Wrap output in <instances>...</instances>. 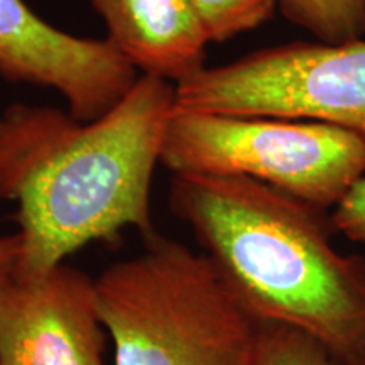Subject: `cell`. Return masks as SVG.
<instances>
[{
    "label": "cell",
    "mask_w": 365,
    "mask_h": 365,
    "mask_svg": "<svg viewBox=\"0 0 365 365\" xmlns=\"http://www.w3.org/2000/svg\"><path fill=\"white\" fill-rule=\"evenodd\" d=\"M170 81L144 75L102 117L14 105L0 115V200L17 203L16 269L44 272L127 227L150 234V180L175 113Z\"/></svg>",
    "instance_id": "cell-1"
},
{
    "label": "cell",
    "mask_w": 365,
    "mask_h": 365,
    "mask_svg": "<svg viewBox=\"0 0 365 365\" xmlns=\"http://www.w3.org/2000/svg\"><path fill=\"white\" fill-rule=\"evenodd\" d=\"M0 76L54 88L80 122L102 117L137 81L135 68L110 41L58 31L26 0H0Z\"/></svg>",
    "instance_id": "cell-7"
},
{
    "label": "cell",
    "mask_w": 365,
    "mask_h": 365,
    "mask_svg": "<svg viewBox=\"0 0 365 365\" xmlns=\"http://www.w3.org/2000/svg\"><path fill=\"white\" fill-rule=\"evenodd\" d=\"M95 279L58 264L0 276V365H105Z\"/></svg>",
    "instance_id": "cell-6"
},
{
    "label": "cell",
    "mask_w": 365,
    "mask_h": 365,
    "mask_svg": "<svg viewBox=\"0 0 365 365\" xmlns=\"http://www.w3.org/2000/svg\"><path fill=\"white\" fill-rule=\"evenodd\" d=\"M170 207L242 304L322 341L341 365L365 357V259L331 244L325 210L252 178L175 173Z\"/></svg>",
    "instance_id": "cell-2"
},
{
    "label": "cell",
    "mask_w": 365,
    "mask_h": 365,
    "mask_svg": "<svg viewBox=\"0 0 365 365\" xmlns=\"http://www.w3.org/2000/svg\"><path fill=\"white\" fill-rule=\"evenodd\" d=\"M108 41L144 75L180 81L203 70L210 38L191 0H91Z\"/></svg>",
    "instance_id": "cell-8"
},
{
    "label": "cell",
    "mask_w": 365,
    "mask_h": 365,
    "mask_svg": "<svg viewBox=\"0 0 365 365\" xmlns=\"http://www.w3.org/2000/svg\"><path fill=\"white\" fill-rule=\"evenodd\" d=\"M330 220L333 228L345 239L365 247V176L360 178L333 208Z\"/></svg>",
    "instance_id": "cell-12"
},
{
    "label": "cell",
    "mask_w": 365,
    "mask_h": 365,
    "mask_svg": "<svg viewBox=\"0 0 365 365\" xmlns=\"http://www.w3.org/2000/svg\"><path fill=\"white\" fill-rule=\"evenodd\" d=\"M161 164L173 175L252 178L328 210L365 176V140L325 122L175 110Z\"/></svg>",
    "instance_id": "cell-4"
},
{
    "label": "cell",
    "mask_w": 365,
    "mask_h": 365,
    "mask_svg": "<svg viewBox=\"0 0 365 365\" xmlns=\"http://www.w3.org/2000/svg\"><path fill=\"white\" fill-rule=\"evenodd\" d=\"M210 41L223 43L272 16L277 0H191Z\"/></svg>",
    "instance_id": "cell-11"
},
{
    "label": "cell",
    "mask_w": 365,
    "mask_h": 365,
    "mask_svg": "<svg viewBox=\"0 0 365 365\" xmlns=\"http://www.w3.org/2000/svg\"><path fill=\"white\" fill-rule=\"evenodd\" d=\"M277 6L319 43H346L365 34V0H277Z\"/></svg>",
    "instance_id": "cell-9"
},
{
    "label": "cell",
    "mask_w": 365,
    "mask_h": 365,
    "mask_svg": "<svg viewBox=\"0 0 365 365\" xmlns=\"http://www.w3.org/2000/svg\"><path fill=\"white\" fill-rule=\"evenodd\" d=\"M252 365H341L322 341L299 328L261 323Z\"/></svg>",
    "instance_id": "cell-10"
},
{
    "label": "cell",
    "mask_w": 365,
    "mask_h": 365,
    "mask_svg": "<svg viewBox=\"0 0 365 365\" xmlns=\"http://www.w3.org/2000/svg\"><path fill=\"white\" fill-rule=\"evenodd\" d=\"M352 365H365V357H362L360 360H357V362L352 364Z\"/></svg>",
    "instance_id": "cell-14"
},
{
    "label": "cell",
    "mask_w": 365,
    "mask_h": 365,
    "mask_svg": "<svg viewBox=\"0 0 365 365\" xmlns=\"http://www.w3.org/2000/svg\"><path fill=\"white\" fill-rule=\"evenodd\" d=\"M178 112L325 122L365 140V39L291 43L175 85Z\"/></svg>",
    "instance_id": "cell-5"
},
{
    "label": "cell",
    "mask_w": 365,
    "mask_h": 365,
    "mask_svg": "<svg viewBox=\"0 0 365 365\" xmlns=\"http://www.w3.org/2000/svg\"><path fill=\"white\" fill-rule=\"evenodd\" d=\"M95 277L115 365H252L261 323L202 254L150 232Z\"/></svg>",
    "instance_id": "cell-3"
},
{
    "label": "cell",
    "mask_w": 365,
    "mask_h": 365,
    "mask_svg": "<svg viewBox=\"0 0 365 365\" xmlns=\"http://www.w3.org/2000/svg\"><path fill=\"white\" fill-rule=\"evenodd\" d=\"M21 255V237L19 234L0 237V276L17 264Z\"/></svg>",
    "instance_id": "cell-13"
}]
</instances>
